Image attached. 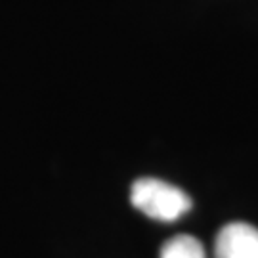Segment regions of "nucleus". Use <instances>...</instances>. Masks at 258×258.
I'll return each mask as SVG.
<instances>
[{
    "label": "nucleus",
    "instance_id": "f03ea898",
    "mask_svg": "<svg viewBox=\"0 0 258 258\" xmlns=\"http://www.w3.org/2000/svg\"><path fill=\"white\" fill-rule=\"evenodd\" d=\"M216 258H258V230L247 222L224 226L214 245Z\"/></svg>",
    "mask_w": 258,
    "mask_h": 258
},
{
    "label": "nucleus",
    "instance_id": "7ed1b4c3",
    "mask_svg": "<svg viewBox=\"0 0 258 258\" xmlns=\"http://www.w3.org/2000/svg\"><path fill=\"white\" fill-rule=\"evenodd\" d=\"M161 258H207L201 241L194 235H174L161 249Z\"/></svg>",
    "mask_w": 258,
    "mask_h": 258
},
{
    "label": "nucleus",
    "instance_id": "f257e3e1",
    "mask_svg": "<svg viewBox=\"0 0 258 258\" xmlns=\"http://www.w3.org/2000/svg\"><path fill=\"white\" fill-rule=\"evenodd\" d=\"M130 201L140 212L159 222H174L191 209V199L184 189L157 178L136 180L130 189Z\"/></svg>",
    "mask_w": 258,
    "mask_h": 258
}]
</instances>
